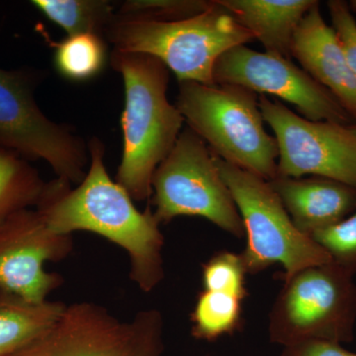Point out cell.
Masks as SVG:
<instances>
[{"label": "cell", "mask_w": 356, "mask_h": 356, "mask_svg": "<svg viewBox=\"0 0 356 356\" xmlns=\"http://www.w3.org/2000/svg\"><path fill=\"white\" fill-rule=\"evenodd\" d=\"M88 151L90 161L81 182L72 187L58 178L51 180L35 208L54 233L91 232L125 250L131 280L140 291L151 293L165 277L161 222L151 208L138 209L130 194L109 177L102 140L90 139Z\"/></svg>", "instance_id": "cell-1"}, {"label": "cell", "mask_w": 356, "mask_h": 356, "mask_svg": "<svg viewBox=\"0 0 356 356\" xmlns=\"http://www.w3.org/2000/svg\"><path fill=\"white\" fill-rule=\"evenodd\" d=\"M110 63L121 74L125 93L123 153L115 180L134 201H145L153 194L154 172L172 151L185 120L168 100L170 74L161 60L113 50Z\"/></svg>", "instance_id": "cell-2"}, {"label": "cell", "mask_w": 356, "mask_h": 356, "mask_svg": "<svg viewBox=\"0 0 356 356\" xmlns=\"http://www.w3.org/2000/svg\"><path fill=\"white\" fill-rule=\"evenodd\" d=\"M104 37L115 51L158 58L179 83L205 86L216 84L213 72L222 54L254 39L216 0L205 13L182 20L144 19L116 13Z\"/></svg>", "instance_id": "cell-3"}, {"label": "cell", "mask_w": 356, "mask_h": 356, "mask_svg": "<svg viewBox=\"0 0 356 356\" xmlns=\"http://www.w3.org/2000/svg\"><path fill=\"white\" fill-rule=\"evenodd\" d=\"M177 107L194 133L222 161L270 181L277 177L280 149L264 128L259 97L232 86L179 83Z\"/></svg>", "instance_id": "cell-4"}, {"label": "cell", "mask_w": 356, "mask_h": 356, "mask_svg": "<svg viewBox=\"0 0 356 356\" xmlns=\"http://www.w3.org/2000/svg\"><path fill=\"white\" fill-rule=\"evenodd\" d=\"M334 262L308 267L283 281L268 314L271 343H350L356 327V283Z\"/></svg>", "instance_id": "cell-5"}, {"label": "cell", "mask_w": 356, "mask_h": 356, "mask_svg": "<svg viewBox=\"0 0 356 356\" xmlns=\"http://www.w3.org/2000/svg\"><path fill=\"white\" fill-rule=\"evenodd\" d=\"M216 161L242 217L247 243L241 254L248 274L280 264L284 281L308 267L332 262L324 248L296 228L268 181L217 156Z\"/></svg>", "instance_id": "cell-6"}, {"label": "cell", "mask_w": 356, "mask_h": 356, "mask_svg": "<svg viewBox=\"0 0 356 356\" xmlns=\"http://www.w3.org/2000/svg\"><path fill=\"white\" fill-rule=\"evenodd\" d=\"M154 214L161 224L179 216L208 220L235 238L245 236L242 217L220 173L216 154L184 129L152 181Z\"/></svg>", "instance_id": "cell-7"}, {"label": "cell", "mask_w": 356, "mask_h": 356, "mask_svg": "<svg viewBox=\"0 0 356 356\" xmlns=\"http://www.w3.org/2000/svg\"><path fill=\"white\" fill-rule=\"evenodd\" d=\"M165 320L158 309L121 318L95 302L67 304L48 331L15 356H163Z\"/></svg>", "instance_id": "cell-8"}, {"label": "cell", "mask_w": 356, "mask_h": 356, "mask_svg": "<svg viewBox=\"0 0 356 356\" xmlns=\"http://www.w3.org/2000/svg\"><path fill=\"white\" fill-rule=\"evenodd\" d=\"M37 83L31 70L0 67V146L27 161H46L58 179L77 185L88 170V143L42 112L34 97Z\"/></svg>", "instance_id": "cell-9"}, {"label": "cell", "mask_w": 356, "mask_h": 356, "mask_svg": "<svg viewBox=\"0 0 356 356\" xmlns=\"http://www.w3.org/2000/svg\"><path fill=\"white\" fill-rule=\"evenodd\" d=\"M259 103L280 149L277 175L331 178L356 187V136L348 126L308 120L266 95Z\"/></svg>", "instance_id": "cell-10"}, {"label": "cell", "mask_w": 356, "mask_h": 356, "mask_svg": "<svg viewBox=\"0 0 356 356\" xmlns=\"http://www.w3.org/2000/svg\"><path fill=\"white\" fill-rule=\"evenodd\" d=\"M216 84L242 86L294 105L304 118L353 125L350 114L324 86L290 58L259 53L245 44L222 54L213 72Z\"/></svg>", "instance_id": "cell-11"}, {"label": "cell", "mask_w": 356, "mask_h": 356, "mask_svg": "<svg viewBox=\"0 0 356 356\" xmlns=\"http://www.w3.org/2000/svg\"><path fill=\"white\" fill-rule=\"evenodd\" d=\"M72 250V236L54 233L36 208L15 213L0 225V291L32 303L48 301L64 278L44 264L67 259Z\"/></svg>", "instance_id": "cell-12"}, {"label": "cell", "mask_w": 356, "mask_h": 356, "mask_svg": "<svg viewBox=\"0 0 356 356\" xmlns=\"http://www.w3.org/2000/svg\"><path fill=\"white\" fill-rule=\"evenodd\" d=\"M291 57L337 98L356 124V76L336 31L323 18L320 2L316 1L297 27Z\"/></svg>", "instance_id": "cell-13"}, {"label": "cell", "mask_w": 356, "mask_h": 356, "mask_svg": "<svg viewBox=\"0 0 356 356\" xmlns=\"http://www.w3.org/2000/svg\"><path fill=\"white\" fill-rule=\"evenodd\" d=\"M268 182L296 228L309 236L339 224L356 209V187L331 178L277 175Z\"/></svg>", "instance_id": "cell-14"}, {"label": "cell", "mask_w": 356, "mask_h": 356, "mask_svg": "<svg viewBox=\"0 0 356 356\" xmlns=\"http://www.w3.org/2000/svg\"><path fill=\"white\" fill-rule=\"evenodd\" d=\"M266 53L291 58L295 31L316 0H216Z\"/></svg>", "instance_id": "cell-15"}, {"label": "cell", "mask_w": 356, "mask_h": 356, "mask_svg": "<svg viewBox=\"0 0 356 356\" xmlns=\"http://www.w3.org/2000/svg\"><path fill=\"white\" fill-rule=\"evenodd\" d=\"M67 304L32 303L0 291V356H15L55 324Z\"/></svg>", "instance_id": "cell-16"}, {"label": "cell", "mask_w": 356, "mask_h": 356, "mask_svg": "<svg viewBox=\"0 0 356 356\" xmlns=\"http://www.w3.org/2000/svg\"><path fill=\"white\" fill-rule=\"evenodd\" d=\"M46 184L29 161L0 146V225L21 210L36 207Z\"/></svg>", "instance_id": "cell-17"}, {"label": "cell", "mask_w": 356, "mask_h": 356, "mask_svg": "<svg viewBox=\"0 0 356 356\" xmlns=\"http://www.w3.org/2000/svg\"><path fill=\"white\" fill-rule=\"evenodd\" d=\"M31 3L67 36L95 34L104 37L116 17L114 4L108 0H33Z\"/></svg>", "instance_id": "cell-18"}, {"label": "cell", "mask_w": 356, "mask_h": 356, "mask_svg": "<svg viewBox=\"0 0 356 356\" xmlns=\"http://www.w3.org/2000/svg\"><path fill=\"white\" fill-rule=\"evenodd\" d=\"M243 302L226 293L203 289L191 312V336L213 343L235 334L243 325Z\"/></svg>", "instance_id": "cell-19"}, {"label": "cell", "mask_w": 356, "mask_h": 356, "mask_svg": "<svg viewBox=\"0 0 356 356\" xmlns=\"http://www.w3.org/2000/svg\"><path fill=\"white\" fill-rule=\"evenodd\" d=\"M56 69L72 81H86L99 74L107 60V46L99 35L67 36L55 44Z\"/></svg>", "instance_id": "cell-20"}, {"label": "cell", "mask_w": 356, "mask_h": 356, "mask_svg": "<svg viewBox=\"0 0 356 356\" xmlns=\"http://www.w3.org/2000/svg\"><path fill=\"white\" fill-rule=\"evenodd\" d=\"M248 275L242 254L221 250L202 266L203 289L226 293L245 301L248 297Z\"/></svg>", "instance_id": "cell-21"}, {"label": "cell", "mask_w": 356, "mask_h": 356, "mask_svg": "<svg viewBox=\"0 0 356 356\" xmlns=\"http://www.w3.org/2000/svg\"><path fill=\"white\" fill-rule=\"evenodd\" d=\"M214 1L205 0H128L117 14L128 17L159 21H177L205 13Z\"/></svg>", "instance_id": "cell-22"}, {"label": "cell", "mask_w": 356, "mask_h": 356, "mask_svg": "<svg viewBox=\"0 0 356 356\" xmlns=\"http://www.w3.org/2000/svg\"><path fill=\"white\" fill-rule=\"evenodd\" d=\"M321 245L332 261L353 275L356 274V209L343 221L311 236Z\"/></svg>", "instance_id": "cell-23"}, {"label": "cell", "mask_w": 356, "mask_h": 356, "mask_svg": "<svg viewBox=\"0 0 356 356\" xmlns=\"http://www.w3.org/2000/svg\"><path fill=\"white\" fill-rule=\"evenodd\" d=\"M332 28L336 31L348 65L356 76V20L350 6L343 0H330L327 3Z\"/></svg>", "instance_id": "cell-24"}, {"label": "cell", "mask_w": 356, "mask_h": 356, "mask_svg": "<svg viewBox=\"0 0 356 356\" xmlns=\"http://www.w3.org/2000/svg\"><path fill=\"white\" fill-rule=\"evenodd\" d=\"M280 356H356L343 344L330 341H308L282 348Z\"/></svg>", "instance_id": "cell-25"}, {"label": "cell", "mask_w": 356, "mask_h": 356, "mask_svg": "<svg viewBox=\"0 0 356 356\" xmlns=\"http://www.w3.org/2000/svg\"><path fill=\"white\" fill-rule=\"evenodd\" d=\"M348 127H350L351 132L356 136V124H353V125H350Z\"/></svg>", "instance_id": "cell-26"}, {"label": "cell", "mask_w": 356, "mask_h": 356, "mask_svg": "<svg viewBox=\"0 0 356 356\" xmlns=\"http://www.w3.org/2000/svg\"><path fill=\"white\" fill-rule=\"evenodd\" d=\"M350 6L351 7H353V8L356 9V0H353V1H350Z\"/></svg>", "instance_id": "cell-27"}, {"label": "cell", "mask_w": 356, "mask_h": 356, "mask_svg": "<svg viewBox=\"0 0 356 356\" xmlns=\"http://www.w3.org/2000/svg\"><path fill=\"white\" fill-rule=\"evenodd\" d=\"M207 356H209V355H207Z\"/></svg>", "instance_id": "cell-28"}]
</instances>
